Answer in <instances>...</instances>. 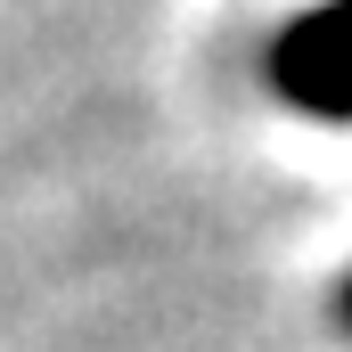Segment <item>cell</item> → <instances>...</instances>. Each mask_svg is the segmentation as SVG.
Instances as JSON below:
<instances>
[{
  "mask_svg": "<svg viewBox=\"0 0 352 352\" xmlns=\"http://www.w3.org/2000/svg\"><path fill=\"white\" fill-rule=\"evenodd\" d=\"M336 311H344V328H352V278H344V303H336Z\"/></svg>",
  "mask_w": 352,
  "mask_h": 352,
  "instance_id": "7a4b0ae2",
  "label": "cell"
},
{
  "mask_svg": "<svg viewBox=\"0 0 352 352\" xmlns=\"http://www.w3.org/2000/svg\"><path fill=\"white\" fill-rule=\"evenodd\" d=\"M278 90L311 115H352V0H328L287 25L278 41Z\"/></svg>",
  "mask_w": 352,
  "mask_h": 352,
  "instance_id": "6da1fadb",
  "label": "cell"
}]
</instances>
